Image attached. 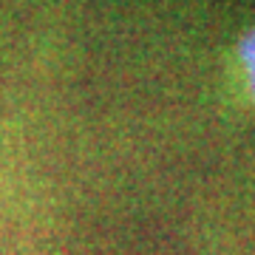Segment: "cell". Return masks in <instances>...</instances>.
Here are the masks:
<instances>
[{
	"label": "cell",
	"mask_w": 255,
	"mask_h": 255,
	"mask_svg": "<svg viewBox=\"0 0 255 255\" xmlns=\"http://www.w3.org/2000/svg\"><path fill=\"white\" fill-rule=\"evenodd\" d=\"M238 60L244 65L247 85H250V94H253V100H255V28L241 37V43H238Z\"/></svg>",
	"instance_id": "obj_1"
}]
</instances>
